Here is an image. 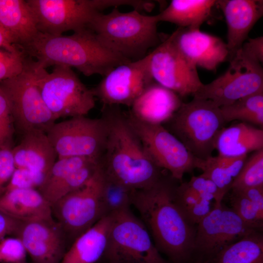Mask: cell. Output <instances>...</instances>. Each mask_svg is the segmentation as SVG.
Here are the masks:
<instances>
[{
	"label": "cell",
	"instance_id": "cell-46",
	"mask_svg": "<svg viewBox=\"0 0 263 263\" xmlns=\"http://www.w3.org/2000/svg\"><path fill=\"white\" fill-rule=\"evenodd\" d=\"M12 137L5 131L0 123V150L12 149Z\"/></svg>",
	"mask_w": 263,
	"mask_h": 263
},
{
	"label": "cell",
	"instance_id": "cell-4",
	"mask_svg": "<svg viewBox=\"0 0 263 263\" xmlns=\"http://www.w3.org/2000/svg\"><path fill=\"white\" fill-rule=\"evenodd\" d=\"M158 22L156 15H143L135 9L122 12L113 8L109 13L96 14L88 28L105 47L134 61L144 57L149 49L161 42Z\"/></svg>",
	"mask_w": 263,
	"mask_h": 263
},
{
	"label": "cell",
	"instance_id": "cell-5",
	"mask_svg": "<svg viewBox=\"0 0 263 263\" xmlns=\"http://www.w3.org/2000/svg\"><path fill=\"white\" fill-rule=\"evenodd\" d=\"M167 123L168 130L195 157L202 159L212 155L225 124L220 107L210 100L194 97L182 103Z\"/></svg>",
	"mask_w": 263,
	"mask_h": 263
},
{
	"label": "cell",
	"instance_id": "cell-36",
	"mask_svg": "<svg viewBox=\"0 0 263 263\" xmlns=\"http://www.w3.org/2000/svg\"><path fill=\"white\" fill-rule=\"evenodd\" d=\"M26 56L22 50L10 52L0 49V81L19 74L23 69Z\"/></svg>",
	"mask_w": 263,
	"mask_h": 263
},
{
	"label": "cell",
	"instance_id": "cell-21",
	"mask_svg": "<svg viewBox=\"0 0 263 263\" xmlns=\"http://www.w3.org/2000/svg\"><path fill=\"white\" fill-rule=\"evenodd\" d=\"M182 104L177 94L153 81L130 107L128 113L142 122L163 125Z\"/></svg>",
	"mask_w": 263,
	"mask_h": 263
},
{
	"label": "cell",
	"instance_id": "cell-17",
	"mask_svg": "<svg viewBox=\"0 0 263 263\" xmlns=\"http://www.w3.org/2000/svg\"><path fill=\"white\" fill-rule=\"evenodd\" d=\"M14 235L33 263H60L68 248L65 234L54 218L19 221Z\"/></svg>",
	"mask_w": 263,
	"mask_h": 263
},
{
	"label": "cell",
	"instance_id": "cell-31",
	"mask_svg": "<svg viewBox=\"0 0 263 263\" xmlns=\"http://www.w3.org/2000/svg\"><path fill=\"white\" fill-rule=\"evenodd\" d=\"M175 196L183 211L196 225L211 210L215 205H212L214 201L198 193L188 182L177 186Z\"/></svg>",
	"mask_w": 263,
	"mask_h": 263
},
{
	"label": "cell",
	"instance_id": "cell-28",
	"mask_svg": "<svg viewBox=\"0 0 263 263\" xmlns=\"http://www.w3.org/2000/svg\"><path fill=\"white\" fill-rule=\"evenodd\" d=\"M220 108L225 123L241 120L242 122L251 123L263 127V91Z\"/></svg>",
	"mask_w": 263,
	"mask_h": 263
},
{
	"label": "cell",
	"instance_id": "cell-6",
	"mask_svg": "<svg viewBox=\"0 0 263 263\" xmlns=\"http://www.w3.org/2000/svg\"><path fill=\"white\" fill-rule=\"evenodd\" d=\"M37 69L36 61L26 56L19 74L0 81L9 104L13 125L21 135L32 131L47 133L56 120L36 84Z\"/></svg>",
	"mask_w": 263,
	"mask_h": 263
},
{
	"label": "cell",
	"instance_id": "cell-19",
	"mask_svg": "<svg viewBox=\"0 0 263 263\" xmlns=\"http://www.w3.org/2000/svg\"><path fill=\"white\" fill-rule=\"evenodd\" d=\"M227 27L229 60L240 49L248 34L263 15L261 0H219Z\"/></svg>",
	"mask_w": 263,
	"mask_h": 263
},
{
	"label": "cell",
	"instance_id": "cell-23",
	"mask_svg": "<svg viewBox=\"0 0 263 263\" xmlns=\"http://www.w3.org/2000/svg\"><path fill=\"white\" fill-rule=\"evenodd\" d=\"M112 215L101 218L78 237L60 263H96L103 257L112 223Z\"/></svg>",
	"mask_w": 263,
	"mask_h": 263
},
{
	"label": "cell",
	"instance_id": "cell-42",
	"mask_svg": "<svg viewBox=\"0 0 263 263\" xmlns=\"http://www.w3.org/2000/svg\"><path fill=\"white\" fill-rule=\"evenodd\" d=\"M0 123L6 132L11 137L13 123L7 98L0 87Z\"/></svg>",
	"mask_w": 263,
	"mask_h": 263
},
{
	"label": "cell",
	"instance_id": "cell-37",
	"mask_svg": "<svg viewBox=\"0 0 263 263\" xmlns=\"http://www.w3.org/2000/svg\"><path fill=\"white\" fill-rule=\"evenodd\" d=\"M27 252L18 238H4L0 241V263H18L26 261Z\"/></svg>",
	"mask_w": 263,
	"mask_h": 263
},
{
	"label": "cell",
	"instance_id": "cell-12",
	"mask_svg": "<svg viewBox=\"0 0 263 263\" xmlns=\"http://www.w3.org/2000/svg\"><path fill=\"white\" fill-rule=\"evenodd\" d=\"M226 72L210 83L203 85L193 95L212 101L219 107L263 91V70L261 64L239 50L229 60Z\"/></svg>",
	"mask_w": 263,
	"mask_h": 263
},
{
	"label": "cell",
	"instance_id": "cell-45",
	"mask_svg": "<svg viewBox=\"0 0 263 263\" xmlns=\"http://www.w3.org/2000/svg\"><path fill=\"white\" fill-rule=\"evenodd\" d=\"M0 49L10 52H16L21 50L17 46L9 34L0 26Z\"/></svg>",
	"mask_w": 263,
	"mask_h": 263
},
{
	"label": "cell",
	"instance_id": "cell-27",
	"mask_svg": "<svg viewBox=\"0 0 263 263\" xmlns=\"http://www.w3.org/2000/svg\"><path fill=\"white\" fill-rule=\"evenodd\" d=\"M214 263H263V235L254 230L220 251Z\"/></svg>",
	"mask_w": 263,
	"mask_h": 263
},
{
	"label": "cell",
	"instance_id": "cell-38",
	"mask_svg": "<svg viewBox=\"0 0 263 263\" xmlns=\"http://www.w3.org/2000/svg\"><path fill=\"white\" fill-rule=\"evenodd\" d=\"M188 183L192 188L203 196L215 203L222 202L224 197L216 185L208 178L202 174L192 176Z\"/></svg>",
	"mask_w": 263,
	"mask_h": 263
},
{
	"label": "cell",
	"instance_id": "cell-16",
	"mask_svg": "<svg viewBox=\"0 0 263 263\" xmlns=\"http://www.w3.org/2000/svg\"><path fill=\"white\" fill-rule=\"evenodd\" d=\"M149 56L121 64L103 76L93 89L94 96L104 105L130 107L154 80L149 70Z\"/></svg>",
	"mask_w": 263,
	"mask_h": 263
},
{
	"label": "cell",
	"instance_id": "cell-9",
	"mask_svg": "<svg viewBox=\"0 0 263 263\" xmlns=\"http://www.w3.org/2000/svg\"><path fill=\"white\" fill-rule=\"evenodd\" d=\"M27 2L34 14L38 31L52 35L87 28L102 10L130 4L129 0H27Z\"/></svg>",
	"mask_w": 263,
	"mask_h": 263
},
{
	"label": "cell",
	"instance_id": "cell-14",
	"mask_svg": "<svg viewBox=\"0 0 263 263\" xmlns=\"http://www.w3.org/2000/svg\"><path fill=\"white\" fill-rule=\"evenodd\" d=\"M149 56V70L153 80L180 97L193 95L203 85L197 67L180 53L171 35Z\"/></svg>",
	"mask_w": 263,
	"mask_h": 263
},
{
	"label": "cell",
	"instance_id": "cell-49",
	"mask_svg": "<svg viewBox=\"0 0 263 263\" xmlns=\"http://www.w3.org/2000/svg\"><path fill=\"white\" fill-rule=\"evenodd\" d=\"M1 262V260H0V263Z\"/></svg>",
	"mask_w": 263,
	"mask_h": 263
},
{
	"label": "cell",
	"instance_id": "cell-47",
	"mask_svg": "<svg viewBox=\"0 0 263 263\" xmlns=\"http://www.w3.org/2000/svg\"><path fill=\"white\" fill-rule=\"evenodd\" d=\"M33 263L32 262L31 263H28L26 261H23V262H20V263Z\"/></svg>",
	"mask_w": 263,
	"mask_h": 263
},
{
	"label": "cell",
	"instance_id": "cell-8",
	"mask_svg": "<svg viewBox=\"0 0 263 263\" xmlns=\"http://www.w3.org/2000/svg\"><path fill=\"white\" fill-rule=\"evenodd\" d=\"M103 257L111 263H170L156 248L146 226L126 209L112 215Z\"/></svg>",
	"mask_w": 263,
	"mask_h": 263
},
{
	"label": "cell",
	"instance_id": "cell-22",
	"mask_svg": "<svg viewBox=\"0 0 263 263\" xmlns=\"http://www.w3.org/2000/svg\"><path fill=\"white\" fill-rule=\"evenodd\" d=\"M0 211L20 222L54 218L51 205L34 188L6 190L0 196Z\"/></svg>",
	"mask_w": 263,
	"mask_h": 263
},
{
	"label": "cell",
	"instance_id": "cell-44",
	"mask_svg": "<svg viewBox=\"0 0 263 263\" xmlns=\"http://www.w3.org/2000/svg\"><path fill=\"white\" fill-rule=\"evenodd\" d=\"M19 221L0 211V241L8 235H14Z\"/></svg>",
	"mask_w": 263,
	"mask_h": 263
},
{
	"label": "cell",
	"instance_id": "cell-15",
	"mask_svg": "<svg viewBox=\"0 0 263 263\" xmlns=\"http://www.w3.org/2000/svg\"><path fill=\"white\" fill-rule=\"evenodd\" d=\"M254 230L231 207L222 202L215 203L211 210L197 225L194 253H199L206 261H212L224 248Z\"/></svg>",
	"mask_w": 263,
	"mask_h": 263
},
{
	"label": "cell",
	"instance_id": "cell-35",
	"mask_svg": "<svg viewBox=\"0 0 263 263\" xmlns=\"http://www.w3.org/2000/svg\"><path fill=\"white\" fill-rule=\"evenodd\" d=\"M230 204L232 210L250 228L261 231L263 216L250 200L241 191H232Z\"/></svg>",
	"mask_w": 263,
	"mask_h": 263
},
{
	"label": "cell",
	"instance_id": "cell-25",
	"mask_svg": "<svg viewBox=\"0 0 263 263\" xmlns=\"http://www.w3.org/2000/svg\"><path fill=\"white\" fill-rule=\"evenodd\" d=\"M263 149V130L245 122L223 128L215 141L218 155L226 157L247 155Z\"/></svg>",
	"mask_w": 263,
	"mask_h": 263
},
{
	"label": "cell",
	"instance_id": "cell-33",
	"mask_svg": "<svg viewBox=\"0 0 263 263\" xmlns=\"http://www.w3.org/2000/svg\"><path fill=\"white\" fill-rule=\"evenodd\" d=\"M99 167V161H95L75 171L55 188L47 201L52 206L63 196L81 188L92 177Z\"/></svg>",
	"mask_w": 263,
	"mask_h": 263
},
{
	"label": "cell",
	"instance_id": "cell-39",
	"mask_svg": "<svg viewBox=\"0 0 263 263\" xmlns=\"http://www.w3.org/2000/svg\"><path fill=\"white\" fill-rule=\"evenodd\" d=\"M11 149L0 150V196L4 193L16 169Z\"/></svg>",
	"mask_w": 263,
	"mask_h": 263
},
{
	"label": "cell",
	"instance_id": "cell-1",
	"mask_svg": "<svg viewBox=\"0 0 263 263\" xmlns=\"http://www.w3.org/2000/svg\"><path fill=\"white\" fill-rule=\"evenodd\" d=\"M175 180L164 175L152 186L135 190L132 205L159 252L170 263H187L194 254L197 225L176 200Z\"/></svg>",
	"mask_w": 263,
	"mask_h": 263
},
{
	"label": "cell",
	"instance_id": "cell-24",
	"mask_svg": "<svg viewBox=\"0 0 263 263\" xmlns=\"http://www.w3.org/2000/svg\"><path fill=\"white\" fill-rule=\"evenodd\" d=\"M0 26L21 49L38 32L34 14L27 0H0Z\"/></svg>",
	"mask_w": 263,
	"mask_h": 263
},
{
	"label": "cell",
	"instance_id": "cell-10",
	"mask_svg": "<svg viewBox=\"0 0 263 263\" xmlns=\"http://www.w3.org/2000/svg\"><path fill=\"white\" fill-rule=\"evenodd\" d=\"M103 173L99 167L82 187L52 205L53 217L62 228L68 248L81 234L104 217L101 200Z\"/></svg>",
	"mask_w": 263,
	"mask_h": 263
},
{
	"label": "cell",
	"instance_id": "cell-40",
	"mask_svg": "<svg viewBox=\"0 0 263 263\" xmlns=\"http://www.w3.org/2000/svg\"><path fill=\"white\" fill-rule=\"evenodd\" d=\"M240 50L246 57L261 64L263 61V37L249 38Z\"/></svg>",
	"mask_w": 263,
	"mask_h": 263
},
{
	"label": "cell",
	"instance_id": "cell-43",
	"mask_svg": "<svg viewBox=\"0 0 263 263\" xmlns=\"http://www.w3.org/2000/svg\"><path fill=\"white\" fill-rule=\"evenodd\" d=\"M240 191L250 200L259 213L263 216V187L251 188Z\"/></svg>",
	"mask_w": 263,
	"mask_h": 263
},
{
	"label": "cell",
	"instance_id": "cell-18",
	"mask_svg": "<svg viewBox=\"0 0 263 263\" xmlns=\"http://www.w3.org/2000/svg\"><path fill=\"white\" fill-rule=\"evenodd\" d=\"M173 42L183 56L196 67L214 70L229 59L226 44L220 38L200 29L178 27L171 34Z\"/></svg>",
	"mask_w": 263,
	"mask_h": 263
},
{
	"label": "cell",
	"instance_id": "cell-13",
	"mask_svg": "<svg viewBox=\"0 0 263 263\" xmlns=\"http://www.w3.org/2000/svg\"><path fill=\"white\" fill-rule=\"evenodd\" d=\"M127 120L146 150L156 164L175 180L195 168L196 157L163 125L140 121L126 113Z\"/></svg>",
	"mask_w": 263,
	"mask_h": 263
},
{
	"label": "cell",
	"instance_id": "cell-3",
	"mask_svg": "<svg viewBox=\"0 0 263 263\" xmlns=\"http://www.w3.org/2000/svg\"><path fill=\"white\" fill-rule=\"evenodd\" d=\"M21 49L42 68L52 65L74 67L87 76L103 77L116 66L131 61L105 47L88 28L69 36L38 32Z\"/></svg>",
	"mask_w": 263,
	"mask_h": 263
},
{
	"label": "cell",
	"instance_id": "cell-32",
	"mask_svg": "<svg viewBox=\"0 0 263 263\" xmlns=\"http://www.w3.org/2000/svg\"><path fill=\"white\" fill-rule=\"evenodd\" d=\"M263 187V149L255 151L246 160L231 189L240 191L248 188Z\"/></svg>",
	"mask_w": 263,
	"mask_h": 263
},
{
	"label": "cell",
	"instance_id": "cell-29",
	"mask_svg": "<svg viewBox=\"0 0 263 263\" xmlns=\"http://www.w3.org/2000/svg\"><path fill=\"white\" fill-rule=\"evenodd\" d=\"M135 190L103 173L101 200L104 217L130 208Z\"/></svg>",
	"mask_w": 263,
	"mask_h": 263
},
{
	"label": "cell",
	"instance_id": "cell-30",
	"mask_svg": "<svg viewBox=\"0 0 263 263\" xmlns=\"http://www.w3.org/2000/svg\"><path fill=\"white\" fill-rule=\"evenodd\" d=\"M95 161H99L80 157L58 158L38 188V190L47 200L55 188L68 176Z\"/></svg>",
	"mask_w": 263,
	"mask_h": 263
},
{
	"label": "cell",
	"instance_id": "cell-34",
	"mask_svg": "<svg viewBox=\"0 0 263 263\" xmlns=\"http://www.w3.org/2000/svg\"><path fill=\"white\" fill-rule=\"evenodd\" d=\"M195 168L202 170V175L212 181L224 197L231 189L233 179L218 163L216 156L206 159L196 158Z\"/></svg>",
	"mask_w": 263,
	"mask_h": 263
},
{
	"label": "cell",
	"instance_id": "cell-2",
	"mask_svg": "<svg viewBox=\"0 0 263 263\" xmlns=\"http://www.w3.org/2000/svg\"><path fill=\"white\" fill-rule=\"evenodd\" d=\"M107 124L104 149L99 159L103 174L134 189L148 188L164 175L149 155L119 106L103 105Z\"/></svg>",
	"mask_w": 263,
	"mask_h": 263
},
{
	"label": "cell",
	"instance_id": "cell-20",
	"mask_svg": "<svg viewBox=\"0 0 263 263\" xmlns=\"http://www.w3.org/2000/svg\"><path fill=\"white\" fill-rule=\"evenodd\" d=\"M11 151L16 169L28 171L42 180L57 157L47 133L39 131L21 135L20 142Z\"/></svg>",
	"mask_w": 263,
	"mask_h": 263
},
{
	"label": "cell",
	"instance_id": "cell-26",
	"mask_svg": "<svg viewBox=\"0 0 263 263\" xmlns=\"http://www.w3.org/2000/svg\"><path fill=\"white\" fill-rule=\"evenodd\" d=\"M217 0H172L169 5L156 15L159 22L175 24L179 27L200 29L201 25L210 17Z\"/></svg>",
	"mask_w": 263,
	"mask_h": 263
},
{
	"label": "cell",
	"instance_id": "cell-11",
	"mask_svg": "<svg viewBox=\"0 0 263 263\" xmlns=\"http://www.w3.org/2000/svg\"><path fill=\"white\" fill-rule=\"evenodd\" d=\"M107 133L102 116L99 118L80 116L55 123L47 135L58 158L80 157L99 161Z\"/></svg>",
	"mask_w": 263,
	"mask_h": 263
},
{
	"label": "cell",
	"instance_id": "cell-50",
	"mask_svg": "<svg viewBox=\"0 0 263 263\" xmlns=\"http://www.w3.org/2000/svg\"></svg>",
	"mask_w": 263,
	"mask_h": 263
},
{
	"label": "cell",
	"instance_id": "cell-41",
	"mask_svg": "<svg viewBox=\"0 0 263 263\" xmlns=\"http://www.w3.org/2000/svg\"><path fill=\"white\" fill-rule=\"evenodd\" d=\"M216 157L219 164L234 180L241 170L246 160L247 155L226 157L218 155Z\"/></svg>",
	"mask_w": 263,
	"mask_h": 263
},
{
	"label": "cell",
	"instance_id": "cell-7",
	"mask_svg": "<svg viewBox=\"0 0 263 263\" xmlns=\"http://www.w3.org/2000/svg\"><path fill=\"white\" fill-rule=\"evenodd\" d=\"M37 65L36 84L45 104L56 120L86 116L94 107L93 90L81 82L71 68L55 66L49 73L37 63Z\"/></svg>",
	"mask_w": 263,
	"mask_h": 263
},
{
	"label": "cell",
	"instance_id": "cell-48",
	"mask_svg": "<svg viewBox=\"0 0 263 263\" xmlns=\"http://www.w3.org/2000/svg\"><path fill=\"white\" fill-rule=\"evenodd\" d=\"M195 263H203V262L200 260H198L197 262H196Z\"/></svg>",
	"mask_w": 263,
	"mask_h": 263
}]
</instances>
